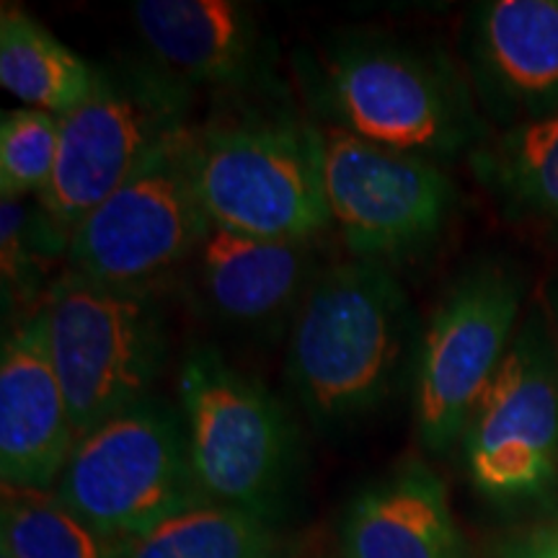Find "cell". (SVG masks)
Segmentation results:
<instances>
[{"instance_id":"cell-20","label":"cell","mask_w":558,"mask_h":558,"mask_svg":"<svg viewBox=\"0 0 558 558\" xmlns=\"http://www.w3.org/2000/svg\"><path fill=\"white\" fill-rule=\"evenodd\" d=\"M0 554L9 558H120L122 546L96 533L54 492L3 486Z\"/></svg>"},{"instance_id":"cell-18","label":"cell","mask_w":558,"mask_h":558,"mask_svg":"<svg viewBox=\"0 0 558 558\" xmlns=\"http://www.w3.org/2000/svg\"><path fill=\"white\" fill-rule=\"evenodd\" d=\"M96 81L88 65L65 41L16 5L0 13V83L29 109L65 117L86 101Z\"/></svg>"},{"instance_id":"cell-2","label":"cell","mask_w":558,"mask_h":558,"mask_svg":"<svg viewBox=\"0 0 558 558\" xmlns=\"http://www.w3.org/2000/svg\"><path fill=\"white\" fill-rule=\"evenodd\" d=\"M298 78L316 122L432 163L471 158L492 135L456 62L386 34H337L298 54Z\"/></svg>"},{"instance_id":"cell-7","label":"cell","mask_w":558,"mask_h":558,"mask_svg":"<svg viewBox=\"0 0 558 558\" xmlns=\"http://www.w3.org/2000/svg\"><path fill=\"white\" fill-rule=\"evenodd\" d=\"M192 88L150 58L96 65L86 101L60 120V158L41 194L73 233L145 160L192 128Z\"/></svg>"},{"instance_id":"cell-11","label":"cell","mask_w":558,"mask_h":558,"mask_svg":"<svg viewBox=\"0 0 558 558\" xmlns=\"http://www.w3.org/2000/svg\"><path fill=\"white\" fill-rule=\"evenodd\" d=\"M186 132L75 226L65 269L130 290H158L184 269L209 228L186 163Z\"/></svg>"},{"instance_id":"cell-24","label":"cell","mask_w":558,"mask_h":558,"mask_svg":"<svg viewBox=\"0 0 558 558\" xmlns=\"http://www.w3.org/2000/svg\"><path fill=\"white\" fill-rule=\"evenodd\" d=\"M546 308L550 313V320H554V331H556V341H558V275L550 279L548 288H546Z\"/></svg>"},{"instance_id":"cell-25","label":"cell","mask_w":558,"mask_h":558,"mask_svg":"<svg viewBox=\"0 0 558 558\" xmlns=\"http://www.w3.org/2000/svg\"><path fill=\"white\" fill-rule=\"evenodd\" d=\"M0 558H9V556H5V554H0Z\"/></svg>"},{"instance_id":"cell-4","label":"cell","mask_w":558,"mask_h":558,"mask_svg":"<svg viewBox=\"0 0 558 558\" xmlns=\"http://www.w3.org/2000/svg\"><path fill=\"white\" fill-rule=\"evenodd\" d=\"M177 403L192 469L209 505L275 522L300 476V437L271 390L213 347L181 357Z\"/></svg>"},{"instance_id":"cell-23","label":"cell","mask_w":558,"mask_h":558,"mask_svg":"<svg viewBox=\"0 0 558 558\" xmlns=\"http://www.w3.org/2000/svg\"><path fill=\"white\" fill-rule=\"evenodd\" d=\"M497 558H558V518L509 538L497 550Z\"/></svg>"},{"instance_id":"cell-1","label":"cell","mask_w":558,"mask_h":558,"mask_svg":"<svg viewBox=\"0 0 558 558\" xmlns=\"http://www.w3.org/2000/svg\"><path fill=\"white\" fill-rule=\"evenodd\" d=\"M418 341L422 326L396 269L326 264L290 324L284 375L318 429H344L414 383Z\"/></svg>"},{"instance_id":"cell-13","label":"cell","mask_w":558,"mask_h":558,"mask_svg":"<svg viewBox=\"0 0 558 558\" xmlns=\"http://www.w3.org/2000/svg\"><path fill=\"white\" fill-rule=\"evenodd\" d=\"M145 50L190 88L275 96L277 47L259 13L239 0H137Z\"/></svg>"},{"instance_id":"cell-21","label":"cell","mask_w":558,"mask_h":558,"mask_svg":"<svg viewBox=\"0 0 558 558\" xmlns=\"http://www.w3.org/2000/svg\"><path fill=\"white\" fill-rule=\"evenodd\" d=\"M277 554L279 541L271 522L207 501L128 543L120 558H277Z\"/></svg>"},{"instance_id":"cell-19","label":"cell","mask_w":558,"mask_h":558,"mask_svg":"<svg viewBox=\"0 0 558 558\" xmlns=\"http://www.w3.org/2000/svg\"><path fill=\"white\" fill-rule=\"evenodd\" d=\"M70 230L54 218L39 197L0 199V288L5 318L19 320L39 311L68 264Z\"/></svg>"},{"instance_id":"cell-3","label":"cell","mask_w":558,"mask_h":558,"mask_svg":"<svg viewBox=\"0 0 558 558\" xmlns=\"http://www.w3.org/2000/svg\"><path fill=\"white\" fill-rule=\"evenodd\" d=\"M186 163L213 226L269 241H320L333 228L316 122L282 107L192 124Z\"/></svg>"},{"instance_id":"cell-14","label":"cell","mask_w":558,"mask_h":558,"mask_svg":"<svg viewBox=\"0 0 558 558\" xmlns=\"http://www.w3.org/2000/svg\"><path fill=\"white\" fill-rule=\"evenodd\" d=\"M320 241H269L209 222L181 275L194 305L235 331L277 329L324 271Z\"/></svg>"},{"instance_id":"cell-12","label":"cell","mask_w":558,"mask_h":558,"mask_svg":"<svg viewBox=\"0 0 558 558\" xmlns=\"http://www.w3.org/2000/svg\"><path fill=\"white\" fill-rule=\"evenodd\" d=\"M463 62L488 128L558 114V0H486L463 26Z\"/></svg>"},{"instance_id":"cell-10","label":"cell","mask_w":558,"mask_h":558,"mask_svg":"<svg viewBox=\"0 0 558 558\" xmlns=\"http://www.w3.org/2000/svg\"><path fill=\"white\" fill-rule=\"evenodd\" d=\"M316 130L326 207L352 259L393 269L442 239L458 205L445 166L329 124L316 122Z\"/></svg>"},{"instance_id":"cell-8","label":"cell","mask_w":558,"mask_h":558,"mask_svg":"<svg viewBox=\"0 0 558 558\" xmlns=\"http://www.w3.org/2000/svg\"><path fill=\"white\" fill-rule=\"evenodd\" d=\"M525 290L514 264L484 256L460 271L437 300L422 329L411 383L424 450L439 456L460 445L520 329Z\"/></svg>"},{"instance_id":"cell-22","label":"cell","mask_w":558,"mask_h":558,"mask_svg":"<svg viewBox=\"0 0 558 558\" xmlns=\"http://www.w3.org/2000/svg\"><path fill=\"white\" fill-rule=\"evenodd\" d=\"M60 158V117L39 109H11L0 120V194L41 197Z\"/></svg>"},{"instance_id":"cell-5","label":"cell","mask_w":558,"mask_h":558,"mask_svg":"<svg viewBox=\"0 0 558 558\" xmlns=\"http://www.w3.org/2000/svg\"><path fill=\"white\" fill-rule=\"evenodd\" d=\"M52 492L122 548L186 509L207 505L179 403L158 393L75 439Z\"/></svg>"},{"instance_id":"cell-15","label":"cell","mask_w":558,"mask_h":558,"mask_svg":"<svg viewBox=\"0 0 558 558\" xmlns=\"http://www.w3.org/2000/svg\"><path fill=\"white\" fill-rule=\"evenodd\" d=\"M75 427L54 369L45 311L11 320L0 349V478L3 486L52 492Z\"/></svg>"},{"instance_id":"cell-17","label":"cell","mask_w":558,"mask_h":558,"mask_svg":"<svg viewBox=\"0 0 558 558\" xmlns=\"http://www.w3.org/2000/svg\"><path fill=\"white\" fill-rule=\"evenodd\" d=\"M469 160L507 218L558 226V114L488 135Z\"/></svg>"},{"instance_id":"cell-16","label":"cell","mask_w":558,"mask_h":558,"mask_svg":"<svg viewBox=\"0 0 558 558\" xmlns=\"http://www.w3.org/2000/svg\"><path fill=\"white\" fill-rule=\"evenodd\" d=\"M341 558H463L448 486L422 460H403L354 494L339 525Z\"/></svg>"},{"instance_id":"cell-9","label":"cell","mask_w":558,"mask_h":558,"mask_svg":"<svg viewBox=\"0 0 558 558\" xmlns=\"http://www.w3.org/2000/svg\"><path fill=\"white\" fill-rule=\"evenodd\" d=\"M460 445L473 486L497 505H533L558 488V341L543 300L527 305Z\"/></svg>"},{"instance_id":"cell-6","label":"cell","mask_w":558,"mask_h":558,"mask_svg":"<svg viewBox=\"0 0 558 558\" xmlns=\"http://www.w3.org/2000/svg\"><path fill=\"white\" fill-rule=\"evenodd\" d=\"M41 311L75 437L156 393L169 357L158 290L114 288L62 269Z\"/></svg>"}]
</instances>
